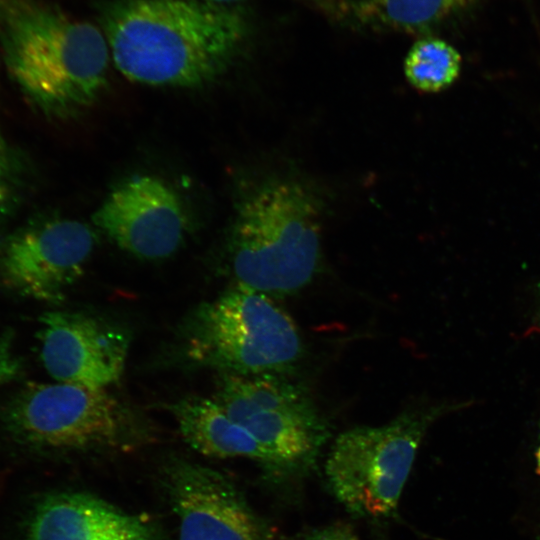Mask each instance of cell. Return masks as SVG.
I'll use <instances>...</instances> for the list:
<instances>
[{
  "label": "cell",
  "instance_id": "ba28073f",
  "mask_svg": "<svg viewBox=\"0 0 540 540\" xmlns=\"http://www.w3.org/2000/svg\"><path fill=\"white\" fill-rule=\"evenodd\" d=\"M95 245L96 233L85 222L34 217L0 238V283L23 298L59 303Z\"/></svg>",
  "mask_w": 540,
  "mask_h": 540
},
{
  "label": "cell",
  "instance_id": "ac0fdd59",
  "mask_svg": "<svg viewBox=\"0 0 540 540\" xmlns=\"http://www.w3.org/2000/svg\"><path fill=\"white\" fill-rule=\"evenodd\" d=\"M291 540H359L354 531L344 524H333L301 533Z\"/></svg>",
  "mask_w": 540,
  "mask_h": 540
},
{
  "label": "cell",
  "instance_id": "d6986e66",
  "mask_svg": "<svg viewBox=\"0 0 540 540\" xmlns=\"http://www.w3.org/2000/svg\"><path fill=\"white\" fill-rule=\"evenodd\" d=\"M197 1H204L209 3H215V4H222V5H236L238 2L242 0H197ZM307 1V0H304Z\"/></svg>",
  "mask_w": 540,
  "mask_h": 540
},
{
  "label": "cell",
  "instance_id": "52a82bcc",
  "mask_svg": "<svg viewBox=\"0 0 540 540\" xmlns=\"http://www.w3.org/2000/svg\"><path fill=\"white\" fill-rule=\"evenodd\" d=\"M3 414L11 433L34 447L118 448L134 440L129 413L102 388L30 382L10 399Z\"/></svg>",
  "mask_w": 540,
  "mask_h": 540
},
{
  "label": "cell",
  "instance_id": "30bf717a",
  "mask_svg": "<svg viewBox=\"0 0 540 540\" xmlns=\"http://www.w3.org/2000/svg\"><path fill=\"white\" fill-rule=\"evenodd\" d=\"M40 324V357L55 381L105 389L120 379L130 345L122 327L60 310L44 313Z\"/></svg>",
  "mask_w": 540,
  "mask_h": 540
},
{
  "label": "cell",
  "instance_id": "2e32d148",
  "mask_svg": "<svg viewBox=\"0 0 540 540\" xmlns=\"http://www.w3.org/2000/svg\"><path fill=\"white\" fill-rule=\"evenodd\" d=\"M29 184L27 158L0 130V222L20 208L28 194Z\"/></svg>",
  "mask_w": 540,
  "mask_h": 540
},
{
  "label": "cell",
  "instance_id": "8992f818",
  "mask_svg": "<svg viewBox=\"0 0 540 540\" xmlns=\"http://www.w3.org/2000/svg\"><path fill=\"white\" fill-rule=\"evenodd\" d=\"M288 375L223 374L214 396L284 476L309 471L330 436L307 390Z\"/></svg>",
  "mask_w": 540,
  "mask_h": 540
},
{
  "label": "cell",
  "instance_id": "7a4b0ae2",
  "mask_svg": "<svg viewBox=\"0 0 540 540\" xmlns=\"http://www.w3.org/2000/svg\"><path fill=\"white\" fill-rule=\"evenodd\" d=\"M0 46L6 69L39 113L67 119L107 85L111 59L95 25L41 0H0Z\"/></svg>",
  "mask_w": 540,
  "mask_h": 540
},
{
  "label": "cell",
  "instance_id": "ffe728a7",
  "mask_svg": "<svg viewBox=\"0 0 540 540\" xmlns=\"http://www.w3.org/2000/svg\"><path fill=\"white\" fill-rule=\"evenodd\" d=\"M536 458V473L540 476V443L535 453Z\"/></svg>",
  "mask_w": 540,
  "mask_h": 540
},
{
  "label": "cell",
  "instance_id": "5bb4252c",
  "mask_svg": "<svg viewBox=\"0 0 540 540\" xmlns=\"http://www.w3.org/2000/svg\"><path fill=\"white\" fill-rule=\"evenodd\" d=\"M171 412L184 440L199 453L217 458H249L276 473L270 455L214 398L181 399L171 406Z\"/></svg>",
  "mask_w": 540,
  "mask_h": 540
},
{
  "label": "cell",
  "instance_id": "8fae6325",
  "mask_svg": "<svg viewBox=\"0 0 540 540\" xmlns=\"http://www.w3.org/2000/svg\"><path fill=\"white\" fill-rule=\"evenodd\" d=\"M165 483L179 540H273L270 526L219 472L178 460Z\"/></svg>",
  "mask_w": 540,
  "mask_h": 540
},
{
  "label": "cell",
  "instance_id": "3957f363",
  "mask_svg": "<svg viewBox=\"0 0 540 540\" xmlns=\"http://www.w3.org/2000/svg\"><path fill=\"white\" fill-rule=\"evenodd\" d=\"M321 202L300 181L268 180L240 203L230 237L236 284L272 298L315 277L321 258Z\"/></svg>",
  "mask_w": 540,
  "mask_h": 540
},
{
  "label": "cell",
  "instance_id": "9c48e42d",
  "mask_svg": "<svg viewBox=\"0 0 540 540\" xmlns=\"http://www.w3.org/2000/svg\"><path fill=\"white\" fill-rule=\"evenodd\" d=\"M94 226L118 247L145 260L171 256L183 243V205L161 179L133 176L115 187L92 216Z\"/></svg>",
  "mask_w": 540,
  "mask_h": 540
},
{
  "label": "cell",
  "instance_id": "4fadbf2b",
  "mask_svg": "<svg viewBox=\"0 0 540 540\" xmlns=\"http://www.w3.org/2000/svg\"><path fill=\"white\" fill-rule=\"evenodd\" d=\"M477 0H309L333 22L355 30L426 34Z\"/></svg>",
  "mask_w": 540,
  "mask_h": 540
},
{
  "label": "cell",
  "instance_id": "9a60e30c",
  "mask_svg": "<svg viewBox=\"0 0 540 540\" xmlns=\"http://www.w3.org/2000/svg\"><path fill=\"white\" fill-rule=\"evenodd\" d=\"M461 55L443 39L425 36L408 51L404 73L418 91L436 93L450 87L459 77Z\"/></svg>",
  "mask_w": 540,
  "mask_h": 540
},
{
  "label": "cell",
  "instance_id": "5b68a950",
  "mask_svg": "<svg viewBox=\"0 0 540 540\" xmlns=\"http://www.w3.org/2000/svg\"><path fill=\"white\" fill-rule=\"evenodd\" d=\"M445 407L401 413L381 426L355 427L334 441L325 475L337 500L358 517H386L397 507L420 444Z\"/></svg>",
  "mask_w": 540,
  "mask_h": 540
},
{
  "label": "cell",
  "instance_id": "7c38bea8",
  "mask_svg": "<svg viewBox=\"0 0 540 540\" xmlns=\"http://www.w3.org/2000/svg\"><path fill=\"white\" fill-rule=\"evenodd\" d=\"M26 540H161L154 525L85 493L46 496L34 509Z\"/></svg>",
  "mask_w": 540,
  "mask_h": 540
},
{
  "label": "cell",
  "instance_id": "6da1fadb",
  "mask_svg": "<svg viewBox=\"0 0 540 540\" xmlns=\"http://www.w3.org/2000/svg\"><path fill=\"white\" fill-rule=\"evenodd\" d=\"M97 16L117 70L149 86L194 88L214 81L252 34L243 8L197 0H105Z\"/></svg>",
  "mask_w": 540,
  "mask_h": 540
},
{
  "label": "cell",
  "instance_id": "e0dca14e",
  "mask_svg": "<svg viewBox=\"0 0 540 540\" xmlns=\"http://www.w3.org/2000/svg\"><path fill=\"white\" fill-rule=\"evenodd\" d=\"M21 361L14 348V334L11 330L0 335V387L18 376Z\"/></svg>",
  "mask_w": 540,
  "mask_h": 540
},
{
  "label": "cell",
  "instance_id": "277c9868",
  "mask_svg": "<svg viewBox=\"0 0 540 540\" xmlns=\"http://www.w3.org/2000/svg\"><path fill=\"white\" fill-rule=\"evenodd\" d=\"M184 341L191 360L222 374H290L304 351L274 298L237 284L191 314Z\"/></svg>",
  "mask_w": 540,
  "mask_h": 540
}]
</instances>
